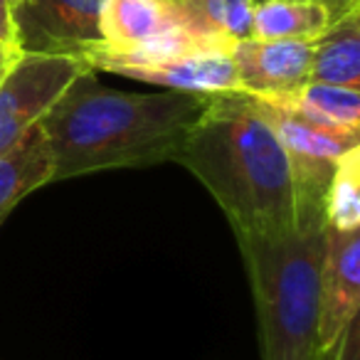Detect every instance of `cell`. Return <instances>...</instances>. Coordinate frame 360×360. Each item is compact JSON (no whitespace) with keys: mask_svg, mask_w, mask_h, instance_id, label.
<instances>
[{"mask_svg":"<svg viewBox=\"0 0 360 360\" xmlns=\"http://www.w3.org/2000/svg\"><path fill=\"white\" fill-rule=\"evenodd\" d=\"M210 96L163 89L136 94L104 86L84 70L42 116L52 183L114 168L173 163Z\"/></svg>","mask_w":360,"mask_h":360,"instance_id":"6da1fadb","label":"cell"},{"mask_svg":"<svg viewBox=\"0 0 360 360\" xmlns=\"http://www.w3.org/2000/svg\"><path fill=\"white\" fill-rule=\"evenodd\" d=\"M173 163L205 186L235 235L296 227L289 155L252 96L210 94Z\"/></svg>","mask_w":360,"mask_h":360,"instance_id":"7a4b0ae2","label":"cell"},{"mask_svg":"<svg viewBox=\"0 0 360 360\" xmlns=\"http://www.w3.org/2000/svg\"><path fill=\"white\" fill-rule=\"evenodd\" d=\"M257 311L262 360H319L326 225L235 235Z\"/></svg>","mask_w":360,"mask_h":360,"instance_id":"3957f363","label":"cell"},{"mask_svg":"<svg viewBox=\"0 0 360 360\" xmlns=\"http://www.w3.org/2000/svg\"><path fill=\"white\" fill-rule=\"evenodd\" d=\"M84 70L82 57L20 52L0 77V153L35 129Z\"/></svg>","mask_w":360,"mask_h":360,"instance_id":"277c9868","label":"cell"},{"mask_svg":"<svg viewBox=\"0 0 360 360\" xmlns=\"http://www.w3.org/2000/svg\"><path fill=\"white\" fill-rule=\"evenodd\" d=\"M104 0H15V47L37 55L84 57L99 45V11Z\"/></svg>","mask_w":360,"mask_h":360,"instance_id":"5b68a950","label":"cell"},{"mask_svg":"<svg viewBox=\"0 0 360 360\" xmlns=\"http://www.w3.org/2000/svg\"><path fill=\"white\" fill-rule=\"evenodd\" d=\"M311 45L301 40L245 37L230 47L242 94L269 101L301 89L311 75Z\"/></svg>","mask_w":360,"mask_h":360,"instance_id":"8992f818","label":"cell"},{"mask_svg":"<svg viewBox=\"0 0 360 360\" xmlns=\"http://www.w3.org/2000/svg\"><path fill=\"white\" fill-rule=\"evenodd\" d=\"M360 311V230L326 227L319 289V353L358 319Z\"/></svg>","mask_w":360,"mask_h":360,"instance_id":"52a82bcc","label":"cell"},{"mask_svg":"<svg viewBox=\"0 0 360 360\" xmlns=\"http://www.w3.org/2000/svg\"><path fill=\"white\" fill-rule=\"evenodd\" d=\"M116 75L146 82V84L165 86L173 91H188V94L210 96L240 91L235 65H232L230 50H225V47H202V50L186 52V55L155 62V65L126 67Z\"/></svg>","mask_w":360,"mask_h":360,"instance_id":"ba28073f","label":"cell"},{"mask_svg":"<svg viewBox=\"0 0 360 360\" xmlns=\"http://www.w3.org/2000/svg\"><path fill=\"white\" fill-rule=\"evenodd\" d=\"M353 11H360V0H259L250 37L314 42Z\"/></svg>","mask_w":360,"mask_h":360,"instance_id":"9c48e42d","label":"cell"},{"mask_svg":"<svg viewBox=\"0 0 360 360\" xmlns=\"http://www.w3.org/2000/svg\"><path fill=\"white\" fill-rule=\"evenodd\" d=\"M173 25L175 13L168 0H104L99 11V45L91 50H129Z\"/></svg>","mask_w":360,"mask_h":360,"instance_id":"30bf717a","label":"cell"},{"mask_svg":"<svg viewBox=\"0 0 360 360\" xmlns=\"http://www.w3.org/2000/svg\"><path fill=\"white\" fill-rule=\"evenodd\" d=\"M52 183V155L40 124L0 153V222L37 188Z\"/></svg>","mask_w":360,"mask_h":360,"instance_id":"8fae6325","label":"cell"},{"mask_svg":"<svg viewBox=\"0 0 360 360\" xmlns=\"http://www.w3.org/2000/svg\"><path fill=\"white\" fill-rule=\"evenodd\" d=\"M255 0H180L173 3L175 20L202 42L230 50L252 35Z\"/></svg>","mask_w":360,"mask_h":360,"instance_id":"7c38bea8","label":"cell"},{"mask_svg":"<svg viewBox=\"0 0 360 360\" xmlns=\"http://www.w3.org/2000/svg\"><path fill=\"white\" fill-rule=\"evenodd\" d=\"M309 82L360 89V11L314 40Z\"/></svg>","mask_w":360,"mask_h":360,"instance_id":"4fadbf2b","label":"cell"},{"mask_svg":"<svg viewBox=\"0 0 360 360\" xmlns=\"http://www.w3.org/2000/svg\"><path fill=\"white\" fill-rule=\"evenodd\" d=\"M266 104L294 111L316 124L343 131H360V89L323 84V82H306L301 89L279 96V99H269Z\"/></svg>","mask_w":360,"mask_h":360,"instance_id":"5bb4252c","label":"cell"},{"mask_svg":"<svg viewBox=\"0 0 360 360\" xmlns=\"http://www.w3.org/2000/svg\"><path fill=\"white\" fill-rule=\"evenodd\" d=\"M323 215L330 230H360V146L335 163L326 188Z\"/></svg>","mask_w":360,"mask_h":360,"instance_id":"9a60e30c","label":"cell"},{"mask_svg":"<svg viewBox=\"0 0 360 360\" xmlns=\"http://www.w3.org/2000/svg\"><path fill=\"white\" fill-rule=\"evenodd\" d=\"M319 360H360V321L355 319L330 348L321 350Z\"/></svg>","mask_w":360,"mask_h":360,"instance_id":"2e32d148","label":"cell"},{"mask_svg":"<svg viewBox=\"0 0 360 360\" xmlns=\"http://www.w3.org/2000/svg\"><path fill=\"white\" fill-rule=\"evenodd\" d=\"M0 42L15 47V27H13V0H0Z\"/></svg>","mask_w":360,"mask_h":360,"instance_id":"e0dca14e","label":"cell"},{"mask_svg":"<svg viewBox=\"0 0 360 360\" xmlns=\"http://www.w3.org/2000/svg\"><path fill=\"white\" fill-rule=\"evenodd\" d=\"M18 55H20V50H18V47L0 42V75H6V70L13 65V62H15Z\"/></svg>","mask_w":360,"mask_h":360,"instance_id":"ac0fdd59","label":"cell"},{"mask_svg":"<svg viewBox=\"0 0 360 360\" xmlns=\"http://www.w3.org/2000/svg\"><path fill=\"white\" fill-rule=\"evenodd\" d=\"M168 3H180V0H168Z\"/></svg>","mask_w":360,"mask_h":360,"instance_id":"d6986e66","label":"cell"},{"mask_svg":"<svg viewBox=\"0 0 360 360\" xmlns=\"http://www.w3.org/2000/svg\"><path fill=\"white\" fill-rule=\"evenodd\" d=\"M255 3H259V0H255Z\"/></svg>","mask_w":360,"mask_h":360,"instance_id":"ffe728a7","label":"cell"},{"mask_svg":"<svg viewBox=\"0 0 360 360\" xmlns=\"http://www.w3.org/2000/svg\"><path fill=\"white\" fill-rule=\"evenodd\" d=\"M13 3H15V0H13Z\"/></svg>","mask_w":360,"mask_h":360,"instance_id":"44dd1931","label":"cell"},{"mask_svg":"<svg viewBox=\"0 0 360 360\" xmlns=\"http://www.w3.org/2000/svg\"><path fill=\"white\" fill-rule=\"evenodd\" d=\"M0 77H3V75H0Z\"/></svg>","mask_w":360,"mask_h":360,"instance_id":"7402d4cb","label":"cell"}]
</instances>
